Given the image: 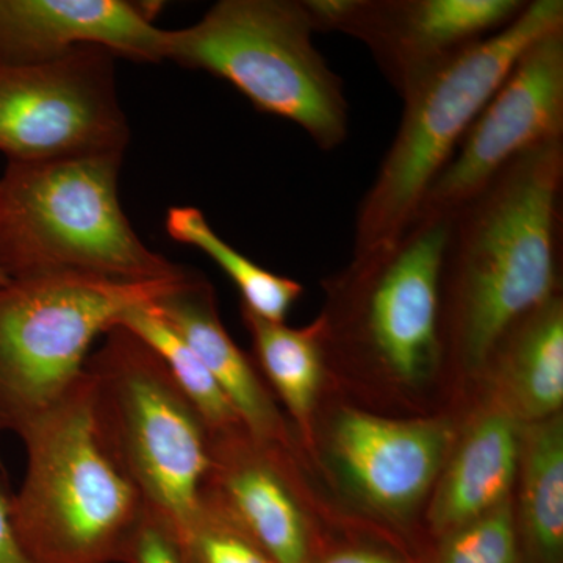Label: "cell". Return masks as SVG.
Segmentation results:
<instances>
[{
    "label": "cell",
    "instance_id": "obj_1",
    "mask_svg": "<svg viewBox=\"0 0 563 563\" xmlns=\"http://www.w3.org/2000/svg\"><path fill=\"white\" fill-rule=\"evenodd\" d=\"M563 141L510 162L450 214L440 268L451 343L466 369L490 361L504 333L555 296Z\"/></svg>",
    "mask_w": 563,
    "mask_h": 563
},
{
    "label": "cell",
    "instance_id": "obj_2",
    "mask_svg": "<svg viewBox=\"0 0 563 563\" xmlns=\"http://www.w3.org/2000/svg\"><path fill=\"white\" fill-rule=\"evenodd\" d=\"M16 435L25 473L11 525L29 563H121L147 506L96 431L85 372Z\"/></svg>",
    "mask_w": 563,
    "mask_h": 563
},
{
    "label": "cell",
    "instance_id": "obj_3",
    "mask_svg": "<svg viewBox=\"0 0 563 563\" xmlns=\"http://www.w3.org/2000/svg\"><path fill=\"white\" fill-rule=\"evenodd\" d=\"M563 27L562 0H533L503 31L437 66L401 96V122L372 187L358 203L354 258L401 239L470 125L521 52Z\"/></svg>",
    "mask_w": 563,
    "mask_h": 563
},
{
    "label": "cell",
    "instance_id": "obj_4",
    "mask_svg": "<svg viewBox=\"0 0 563 563\" xmlns=\"http://www.w3.org/2000/svg\"><path fill=\"white\" fill-rule=\"evenodd\" d=\"M122 157L7 162L0 176V284L47 273L163 280L185 269L151 251L120 201Z\"/></svg>",
    "mask_w": 563,
    "mask_h": 563
},
{
    "label": "cell",
    "instance_id": "obj_5",
    "mask_svg": "<svg viewBox=\"0 0 563 563\" xmlns=\"http://www.w3.org/2000/svg\"><path fill=\"white\" fill-rule=\"evenodd\" d=\"M85 377L103 446L177 539L209 472V428L157 351L124 325L103 335Z\"/></svg>",
    "mask_w": 563,
    "mask_h": 563
},
{
    "label": "cell",
    "instance_id": "obj_6",
    "mask_svg": "<svg viewBox=\"0 0 563 563\" xmlns=\"http://www.w3.org/2000/svg\"><path fill=\"white\" fill-rule=\"evenodd\" d=\"M313 32L302 0H220L190 27L166 31V60L229 81L333 151L347 139L350 106Z\"/></svg>",
    "mask_w": 563,
    "mask_h": 563
},
{
    "label": "cell",
    "instance_id": "obj_7",
    "mask_svg": "<svg viewBox=\"0 0 563 563\" xmlns=\"http://www.w3.org/2000/svg\"><path fill=\"white\" fill-rule=\"evenodd\" d=\"M188 273V272H187ZM177 279L47 273L0 284V431L18 433L84 376L92 344Z\"/></svg>",
    "mask_w": 563,
    "mask_h": 563
},
{
    "label": "cell",
    "instance_id": "obj_8",
    "mask_svg": "<svg viewBox=\"0 0 563 563\" xmlns=\"http://www.w3.org/2000/svg\"><path fill=\"white\" fill-rule=\"evenodd\" d=\"M113 52L81 46L57 60L0 66V152L44 163L124 155L131 131Z\"/></svg>",
    "mask_w": 563,
    "mask_h": 563
},
{
    "label": "cell",
    "instance_id": "obj_9",
    "mask_svg": "<svg viewBox=\"0 0 563 563\" xmlns=\"http://www.w3.org/2000/svg\"><path fill=\"white\" fill-rule=\"evenodd\" d=\"M450 217L415 218L387 250L354 258L340 282L351 339L404 383L439 362L440 268Z\"/></svg>",
    "mask_w": 563,
    "mask_h": 563
},
{
    "label": "cell",
    "instance_id": "obj_10",
    "mask_svg": "<svg viewBox=\"0 0 563 563\" xmlns=\"http://www.w3.org/2000/svg\"><path fill=\"white\" fill-rule=\"evenodd\" d=\"M553 141H563V27L521 52L415 218L450 217L515 158Z\"/></svg>",
    "mask_w": 563,
    "mask_h": 563
},
{
    "label": "cell",
    "instance_id": "obj_11",
    "mask_svg": "<svg viewBox=\"0 0 563 563\" xmlns=\"http://www.w3.org/2000/svg\"><path fill=\"white\" fill-rule=\"evenodd\" d=\"M314 32L361 41L399 98L454 55L517 20L523 0H302Z\"/></svg>",
    "mask_w": 563,
    "mask_h": 563
},
{
    "label": "cell",
    "instance_id": "obj_12",
    "mask_svg": "<svg viewBox=\"0 0 563 563\" xmlns=\"http://www.w3.org/2000/svg\"><path fill=\"white\" fill-rule=\"evenodd\" d=\"M154 10L125 0H0V66L40 65L81 46L135 62L166 60Z\"/></svg>",
    "mask_w": 563,
    "mask_h": 563
},
{
    "label": "cell",
    "instance_id": "obj_13",
    "mask_svg": "<svg viewBox=\"0 0 563 563\" xmlns=\"http://www.w3.org/2000/svg\"><path fill=\"white\" fill-rule=\"evenodd\" d=\"M273 444L244 428L211 435L201 493L220 504L274 563H312L306 514L274 461Z\"/></svg>",
    "mask_w": 563,
    "mask_h": 563
},
{
    "label": "cell",
    "instance_id": "obj_14",
    "mask_svg": "<svg viewBox=\"0 0 563 563\" xmlns=\"http://www.w3.org/2000/svg\"><path fill=\"white\" fill-rule=\"evenodd\" d=\"M451 442L446 422L388 420L347 410L333 429V453L355 492L385 514L424 498Z\"/></svg>",
    "mask_w": 563,
    "mask_h": 563
},
{
    "label": "cell",
    "instance_id": "obj_15",
    "mask_svg": "<svg viewBox=\"0 0 563 563\" xmlns=\"http://www.w3.org/2000/svg\"><path fill=\"white\" fill-rule=\"evenodd\" d=\"M152 307L198 354L246 431L263 442H284L279 410L250 358L222 325L217 296L209 282L187 273Z\"/></svg>",
    "mask_w": 563,
    "mask_h": 563
},
{
    "label": "cell",
    "instance_id": "obj_16",
    "mask_svg": "<svg viewBox=\"0 0 563 563\" xmlns=\"http://www.w3.org/2000/svg\"><path fill=\"white\" fill-rule=\"evenodd\" d=\"M523 433L512 415L492 412L465 437L444 474L432 506V523L453 532L507 503L520 468Z\"/></svg>",
    "mask_w": 563,
    "mask_h": 563
},
{
    "label": "cell",
    "instance_id": "obj_17",
    "mask_svg": "<svg viewBox=\"0 0 563 563\" xmlns=\"http://www.w3.org/2000/svg\"><path fill=\"white\" fill-rule=\"evenodd\" d=\"M493 354H499L504 380L520 412L536 421L554 417L563 402L562 299L555 295L520 318Z\"/></svg>",
    "mask_w": 563,
    "mask_h": 563
},
{
    "label": "cell",
    "instance_id": "obj_18",
    "mask_svg": "<svg viewBox=\"0 0 563 563\" xmlns=\"http://www.w3.org/2000/svg\"><path fill=\"white\" fill-rule=\"evenodd\" d=\"M523 528L537 563H561L563 553V429L561 418L536 421L523 433Z\"/></svg>",
    "mask_w": 563,
    "mask_h": 563
},
{
    "label": "cell",
    "instance_id": "obj_19",
    "mask_svg": "<svg viewBox=\"0 0 563 563\" xmlns=\"http://www.w3.org/2000/svg\"><path fill=\"white\" fill-rule=\"evenodd\" d=\"M242 314L255 355L274 390L298 424L309 428L322 380L320 321L310 328L292 329L285 322L263 320L243 307Z\"/></svg>",
    "mask_w": 563,
    "mask_h": 563
},
{
    "label": "cell",
    "instance_id": "obj_20",
    "mask_svg": "<svg viewBox=\"0 0 563 563\" xmlns=\"http://www.w3.org/2000/svg\"><path fill=\"white\" fill-rule=\"evenodd\" d=\"M165 225L173 240L209 255L239 288L243 309L263 320L284 322L301 298L303 288L299 282L268 272L236 251L211 229L206 214L196 207H173L166 213Z\"/></svg>",
    "mask_w": 563,
    "mask_h": 563
},
{
    "label": "cell",
    "instance_id": "obj_21",
    "mask_svg": "<svg viewBox=\"0 0 563 563\" xmlns=\"http://www.w3.org/2000/svg\"><path fill=\"white\" fill-rule=\"evenodd\" d=\"M118 324L136 333L157 351L180 390L201 415L210 435L244 428L232 402L201 358L179 333L155 312L152 302L129 310Z\"/></svg>",
    "mask_w": 563,
    "mask_h": 563
},
{
    "label": "cell",
    "instance_id": "obj_22",
    "mask_svg": "<svg viewBox=\"0 0 563 563\" xmlns=\"http://www.w3.org/2000/svg\"><path fill=\"white\" fill-rule=\"evenodd\" d=\"M176 542L185 563H274L220 504L202 493Z\"/></svg>",
    "mask_w": 563,
    "mask_h": 563
},
{
    "label": "cell",
    "instance_id": "obj_23",
    "mask_svg": "<svg viewBox=\"0 0 563 563\" xmlns=\"http://www.w3.org/2000/svg\"><path fill=\"white\" fill-rule=\"evenodd\" d=\"M440 563H518L517 526L509 504L450 532Z\"/></svg>",
    "mask_w": 563,
    "mask_h": 563
},
{
    "label": "cell",
    "instance_id": "obj_24",
    "mask_svg": "<svg viewBox=\"0 0 563 563\" xmlns=\"http://www.w3.org/2000/svg\"><path fill=\"white\" fill-rule=\"evenodd\" d=\"M121 563H185L176 537L157 515L146 510Z\"/></svg>",
    "mask_w": 563,
    "mask_h": 563
},
{
    "label": "cell",
    "instance_id": "obj_25",
    "mask_svg": "<svg viewBox=\"0 0 563 563\" xmlns=\"http://www.w3.org/2000/svg\"><path fill=\"white\" fill-rule=\"evenodd\" d=\"M0 563H29L22 554L13 525H11L10 496L0 490Z\"/></svg>",
    "mask_w": 563,
    "mask_h": 563
},
{
    "label": "cell",
    "instance_id": "obj_26",
    "mask_svg": "<svg viewBox=\"0 0 563 563\" xmlns=\"http://www.w3.org/2000/svg\"><path fill=\"white\" fill-rule=\"evenodd\" d=\"M320 563H396L387 555L369 550H342L329 554Z\"/></svg>",
    "mask_w": 563,
    "mask_h": 563
}]
</instances>
